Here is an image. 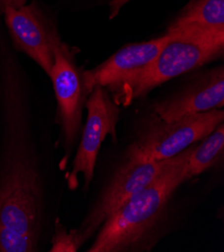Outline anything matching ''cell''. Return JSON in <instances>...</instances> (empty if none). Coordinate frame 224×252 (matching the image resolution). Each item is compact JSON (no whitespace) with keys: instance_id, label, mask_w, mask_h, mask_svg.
Wrapping results in <instances>:
<instances>
[{"instance_id":"11","label":"cell","mask_w":224,"mask_h":252,"mask_svg":"<svg viewBox=\"0 0 224 252\" xmlns=\"http://www.w3.org/2000/svg\"><path fill=\"white\" fill-rule=\"evenodd\" d=\"M201 144L194 146L191 151L186 168V180L218 164L223 155L224 148V124L221 123L204 139Z\"/></svg>"},{"instance_id":"13","label":"cell","mask_w":224,"mask_h":252,"mask_svg":"<svg viewBox=\"0 0 224 252\" xmlns=\"http://www.w3.org/2000/svg\"><path fill=\"white\" fill-rule=\"evenodd\" d=\"M28 0H0V11L7 8H20L26 5Z\"/></svg>"},{"instance_id":"1","label":"cell","mask_w":224,"mask_h":252,"mask_svg":"<svg viewBox=\"0 0 224 252\" xmlns=\"http://www.w3.org/2000/svg\"><path fill=\"white\" fill-rule=\"evenodd\" d=\"M194 145L167 160L156 177L126 200L96 233L90 252L142 251L167 218L170 201L186 181L188 158Z\"/></svg>"},{"instance_id":"14","label":"cell","mask_w":224,"mask_h":252,"mask_svg":"<svg viewBox=\"0 0 224 252\" xmlns=\"http://www.w3.org/2000/svg\"><path fill=\"white\" fill-rule=\"evenodd\" d=\"M129 1H131V0H113V1L110 3L111 18L115 17L118 14L119 10L122 8V6H124Z\"/></svg>"},{"instance_id":"3","label":"cell","mask_w":224,"mask_h":252,"mask_svg":"<svg viewBox=\"0 0 224 252\" xmlns=\"http://www.w3.org/2000/svg\"><path fill=\"white\" fill-rule=\"evenodd\" d=\"M169 35L170 38L156 59L120 93L121 96L128 100L138 98L153 88L201 66L223 53L224 41Z\"/></svg>"},{"instance_id":"6","label":"cell","mask_w":224,"mask_h":252,"mask_svg":"<svg viewBox=\"0 0 224 252\" xmlns=\"http://www.w3.org/2000/svg\"><path fill=\"white\" fill-rule=\"evenodd\" d=\"M169 38L166 33L152 40L129 44L96 67L85 71L82 80L86 94H89L95 87H102L120 94L152 63Z\"/></svg>"},{"instance_id":"8","label":"cell","mask_w":224,"mask_h":252,"mask_svg":"<svg viewBox=\"0 0 224 252\" xmlns=\"http://www.w3.org/2000/svg\"><path fill=\"white\" fill-rule=\"evenodd\" d=\"M54 64L49 73L59 104V113L66 145L76 141L82 126L83 106L86 92L82 75L68 57L64 46H56Z\"/></svg>"},{"instance_id":"5","label":"cell","mask_w":224,"mask_h":252,"mask_svg":"<svg viewBox=\"0 0 224 252\" xmlns=\"http://www.w3.org/2000/svg\"><path fill=\"white\" fill-rule=\"evenodd\" d=\"M85 106L88 111L87 121L73 160L72 170L68 176L70 189L77 188L79 174L83 175L85 188L91 185L103 142L108 136L115 140L117 137L119 108L114 104L105 88L95 87L89 94Z\"/></svg>"},{"instance_id":"12","label":"cell","mask_w":224,"mask_h":252,"mask_svg":"<svg viewBox=\"0 0 224 252\" xmlns=\"http://www.w3.org/2000/svg\"><path fill=\"white\" fill-rule=\"evenodd\" d=\"M79 248L77 246L76 240L72 233L66 232L62 225H58L56 227V236L54 238L52 252H76Z\"/></svg>"},{"instance_id":"9","label":"cell","mask_w":224,"mask_h":252,"mask_svg":"<svg viewBox=\"0 0 224 252\" xmlns=\"http://www.w3.org/2000/svg\"><path fill=\"white\" fill-rule=\"evenodd\" d=\"M224 106V69L213 68L175 94L154 106V114L164 121L203 113Z\"/></svg>"},{"instance_id":"10","label":"cell","mask_w":224,"mask_h":252,"mask_svg":"<svg viewBox=\"0 0 224 252\" xmlns=\"http://www.w3.org/2000/svg\"><path fill=\"white\" fill-rule=\"evenodd\" d=\"M168 34L224 41V0H198L168 29Z\"/></svg>"},{"instance_id":"7","label":"cell","mask_w":224,"mask_h":252,"mask_svg":"<svg viewBox=\"0 0 224 252\" xmlns=\"http://www.w3.org/2000/svg\"><path fill=\"white\" fill-rule=\"evenodd\" d=\"M3 13L15 45L49 75L55 48L61 43L57 33L45 23L33 3L20 8H7Z\"/></svg>"},{"instance_id":"2","label":"cell","mask_w":224,"mask_h":252,"mask_svg":"<svg viewBox=\"0 0 224 252\" xmlns=\"http://www.w3.org/2000/svg\"><path fill=\"white\" fill-rule=\"evenodd\" d=\"M167 160L148 158L131 144L82 224L77 229L70 230L78 248L92 238L126 200L150 183L161 172Z\"/></svg>"},{"instance_id":"4","label":"cell","mask_w":224,"mask_h":252,"mask_svg":"<svg viewBox=\"0 0 224 252\" xmlns=\"http://www.w3.org/2000/svg\"><path fill=\"white\" fill-rule=\"evenodd\" d=\"M223 120L224 112L219 109L173 121H164L154 114L142 124L133 144L148 158L167 160L204 139Z\"/></svg>"}]
</instances>
